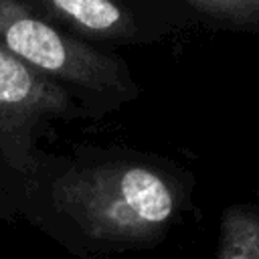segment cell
<instances>
[{
	"label": "cell",
	"mask_w": 259,
	"mask_h": 259,
	"mask_svg": "<svg viewBox=\"0 0 259 259\" xmlns=\"http://www.w3.org/2000/svg\"><path fill=\"white\" fill-rule=\"evenodd\" d=\"M186 8L208 26L259 32V0H188Z\"/></svg>",
	"instance_id": "8992f818"
},
{
	"label": "cell",
	"mask_w": 259,
	"mask_h": 259,
	"mask_svg": "<svg viewBox=\"0 0 259 259\" xmlns=\"http://www.w3.org/2000/svg\"><path fill=\"white\" fill-rule=\"evenodd\" d=\"M0 47L59 85L95 93L130 95L134 91L121 59L51 24L28 2L0 0Z\"/></svg>",
	"instance_id": "7a4b0ae2"
},
{
	"label": "cell",
	"mask_w": 259,
	"mask_h": 259,
	"mask_svg": "<svg viewBox=\"0 0 259 259\" xmlns=\"http://www.w3.org/2000/svg\"><path fill=\"white\" fill-rule=\"evenodd\" d=\"M28 4L79 40H130L138 32L136 16L109 0H32Z\"/></svg>",
	"instance_id": "277c9868"
},
{
	"label": "cell",
	"mask_w": 259,
	"mask_h": 259,
	"mask_svg": "<svg viewBox=\"0 0 259 259\" xmlns=\"http://www.w3.org/2000/svg\"><path fill=\"white\" fill-rule=\"evenodd\" d=\"M192 180L152 162L73 166L53 186L55 206L89 239L111 245L160 241L180 219Z\"/></svg>",
	"instance_id": "6da1fadb"
},
{
	"label": "cell",
	"mask_w": 259,
	"mask_h": 259,
	"mask_svg": "<svg viewBox=\"0 0 259 259\" xmlns=\"http://www.w3.org/2000/svg\"><path fill=\"white\" fill-rule=\"evenodd\" d=\"M73 103L69 91L0 47V134L24 136L40 121L65 117Z\"/></svg>",
	"instance_id": "3957f363"
},
{
	"label": "cell",
	"mask_w": 259,
	"mask_h": 259,
	"mask_svg": "<svg viewBox=\"0 0 259 259\" xmlns=\"http://www.w3.org/2000/svg\"><path fill=\"white\" fill-rule=\"evenodd\" d=\"M214 259H259V204L237 202L223 210Z\"/></svg>",
	"instance_id": "5b68a950"
}]
</instances>
